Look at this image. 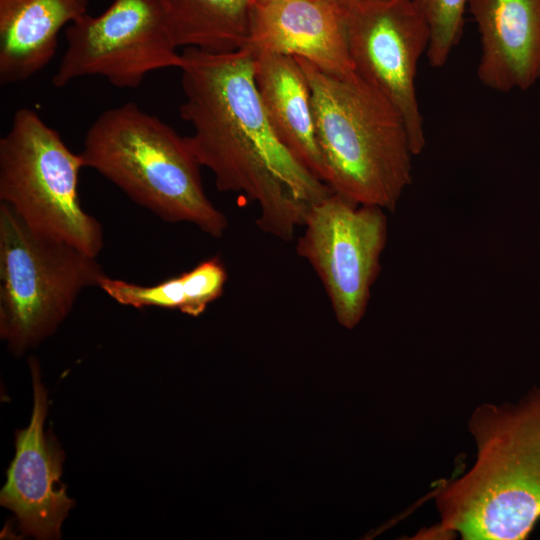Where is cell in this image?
<instances>
[{"instance_id": "cell-12", "label": "cell", "mask_w": 540, "mask_h": 540, "mask_svg": "<svg viewBox=\"0 0 540 540\" xmlns=\"http://www.w3.org/2000/svg\"><path fill=\"white\" fill-rule=\"evenodd\" d=\"M481 55L477 77L507 93L526 90L540 78V0H468Z\"/></svg>"}, {"instance_id": "cell-3", "label": "cell", "mask_w": 540, "mask_h": 540, "mask_svg": "<svg viewBox=\"0 0 540 540\" xmlns=\"http://www.w3.org/2000/svg\"><path fill=\"white\" fill-rule=\"evenodd\" d=\"M307 79L330 190L393 212L412 181L414 156L396 106L355 71L333 75L295 57Z\"/></svg>"}, {"instance_id": "cell-1", "label": "cell", "mask_w": 540, "mask_h": 540, "mask_svg": "<svg viewBox=\"0 0 540 540\" xmlns=\"http://www.w3.org/2000/svg\"><path fill=\"white\" fill-rule=\"evenodd\" d=\"M182 119L186 139L219 191L243 195L258 206L260 231L291 241L309 211L332 191L297 161L275 135L246 49L182 52Z\"/></svg>"}, {"instance_id": "cell-9", "label": "cell", "mask_w": 540, "mask_h": 540, "mask_svg": "<svg viewBox=\"0 0 540 540\" xmlns=\"http://www.w3.org/2000/svg\"><path fill=\"white\" fill-rule=\"evenodd\" d=\"M340 5L354 71L401 113L414 156L425 148L416 92L418 63L430 30L413 0H335Z\"/></svg>"}, {"instance_id": "cell-11", "label": "cell", "mask_w": 540, "mask_h": 540, "mask_svg": "<svg viewBox=\"0 0 540 540\" xmlns=\"http://www.w3.org/2000/svg\"><path fill=\"white\" fill-rule=\"evenodd\" d=\"M243 49L252 55L299 57L333 75L354 72L342 11L335 0L255 1Z\"/></svg>"}, {"instance_id": "cell-2", "label": "cell", "mask_w": 540, "mask_h": 540, "mask_svg": "<svg viewBox=\"0 0 540 540\" xmlns=\"http://www.w3.org/2000/svg\"><path fill=\"white\" fill-rule=\"evenodd\" d=\"M471 468L435 493L428 538L523 540L540 519V386L516 402L483 403L468 420Z\"/></svg>"}, {"instance_id": "cell-5", "label": "cell", "mask_w": 540, "mask_h": 540, "mask_svg": "<svg viewBox=\"0 0 540 540\" xmlns=\"http://www.w3.org/2000/svg\"><path fill=\"white\" fill-rule=\"evenodd\" d=\"M105 276L95 257L34 231L0 202V336L12 353L51 336Z\"/></svg>"}, {"instance_id": "cell-10", "label": "cell", "mask_w": 540, "mask_h": 540, "mask_svg": "<svg viewBox=\"0 0 540 540\" xmlns=\"http://www.w3.org/2000/svg\"><path fill=\"white\" fill-rule=\"evenodd\" d=\"M34 405L30 424L16 433V452L0 493L2 506L14 512L19 529L36 539H58L75 502L61 482L64 454L51 432H45L47 391L38 361L31 358Z\"/></svg>"}, {"instance_id": "cell-7", "label": "cell", "mask_w": 540, "mask_h": 540, "mask_svg": "<svg viewBox=\"0 0 540 540\" xmlns=\"http://www.w3.org/2000/svg\"><path fill=\"white\" fill-rule=\"evenodd\" d=\"M296 244L319 277L338 323L353 329L366 313L388 235L385 210L331 192L313 205Z\"/></svg>"}, {"instance_id": "cell-8", "label": "cell", "mask_w": 540, "mask_h": 540, "mask_svg": "<svg viewBox=\"0 0 540 540\" xmlns=\"http://www.w3.org/2000/svg\"><path fill=\"white\" fill-rule=\"evenodd\" d=\"M64 34L66 49L52 78L59 88L86 76L136 88L149 73L183 64L157 0H113L100 15L86 13L69 24Z\"/></svg>"}, {"instance_id": "cell-17", "label": "cell", "mask_w": 540, "mask_h": 540, "mask_svg": "<svg viewBox=\"0 0 540 540\" xmlns=\"http://www.w3.org/2000/svg\"><path fill=\"white\" fill-rule=\"evenodd\" d=\"M424 15L430 30L426 53L433 68H442L459 44L464 28L468 0H413Z\"/></svg>"}, {"instance_id": "cell-15", "label": "cell", "mask_w": 540, "mask_h": 540, "mask_svg": "<svg viewBox=\"0 0 540 540\" xmlns=\"http://www.w3.org/2000/svg\"><path fill=\"white\" fill-rule=\"evenodd\" d=\"M180 48L229 52L244 47L253 0H157Z\"/></svg>"}, {"instance_id": "cell-13", "label": "cell", "mask_w": 540, "mask_h": 540, "mask_svg": "<svg viewBox=\"0 0 540 540\" xmlns=\"http://www.w3.org/2000/svg\"><path fill=\"white\" fill-rule=\"evenodd\" d=\"M254 79L278 140L297 161L325 183L326 170L316 138L310 88L296 58L258 53L254 55Z\"/></svg>"}, {"instance_id": "cell-4", "label": "cell", "mask_w": 540, "mask_h": 540, "mask_svg": "<svg viewBox=\"0 0 540 540\" xmlns=\"http://www.w3.org/2000/svg\"><path fill=\"white\" fill-rule=\"evenodd\" d=\"M132 201L169 223H190L213 238L228 227L205 193L200 163L186 137L134 102L103 111L80 152Z\"/></svg>"}, {"instance_id": "cell-16", "label": "cell", "mask_w": 540, "mask_h": 540, "mask_svg": "<svg viewBox=\"0 0 540 540\" xmlns=\"http://www.w3.org/2000/svg\"><path fill=\"white\" fill-rule=\"evenodd\" d=\"M227 278L222 260L215 256L154 285H140L106 275L98 287L124 306L175 309L197 317L222 296Z\"/></svg>"}, {"instance_id": "cell-6", "label": "cell", "mask_w": 540, "mask_h": 540, "mask_svg": "<svg viewBox=\"0 0 540 540\" xmlns=\"http://www.w3.org/2000/svg\"><path fill=\"white\" fill-rule=\"evenodd\" d=\"M85 167L60 134L33 109H18L0 139V202L34 231L97 258L104 246L101 223L79 199Z\"/></svg>"}, {"instance_id": "cell-18", "label": "cell", "mask_w": 540, "mask_h": 540, "mask_svg": "<svg viewBox=\"0 0 540 540\" xmlns=\"http://www.w3.org/2000/svg\"><path fill=\"white\" fill-rule=\"evenodd\" d=\"M255 1H258V0H253V3H254Z\"/></svg>"}, {"instance_id": "cell-14", "label": "cell", "mask_w": 540, "mask_h": 540, "mask_svg": "<svg viewBox=\"0 0 540 540\" xmlns=\"http://www.w3.org/2000/svg\"><path fill=\"white\" fill-rule=\"evenodd\" d=\"M89 0H0V83L15 84L53 58L63 27L87 13Z\"/></svg>"}]
</instances>
